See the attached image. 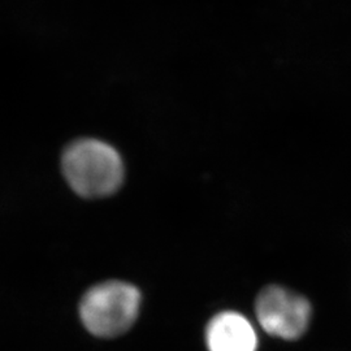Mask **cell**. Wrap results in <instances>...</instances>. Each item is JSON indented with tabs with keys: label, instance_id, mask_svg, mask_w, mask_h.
Segmentation results:
<instances>
[{
	"label": "cell",
	"instance_id": "cell-1",
	"mask_svg": "<svg viewBox=\"0 0 351 351\" xmlns=\"http://www.w3.org/2000/svg\"><path fill=\"white\" fill-rule=\"evenodd\" d=\"M62 172L69 188L86 199H101L117 193L124 184L121 154L103 139L78 138L62 155Z\"/></svg>",
	"mask_w": 351,
	"mask_h": 351
},
{
	"label": "cell",
	"instance_id": "cell-2",
	"mask_svg": "<svg viewBox=\"0 0 351 351\" xmlns=\"http://www.w3.org/2000/svg\"><path fill=\"white\" fill-rule=\"evenodd\" d=\"M142 295L134 285L111 280L88 289L80 303V317L88 333L113 339L126 333L138 317Z\"/></svg>",
	"mask_w": 351,
	"mask_h": 351
},
{
	"label": "cell",
	"instance_id": "cell-3",
	"mask_svg": "<svg viewBox=\"0 0 351 351\" xmlns=\"http://www.w3.org/2000/svg\"><path fill=\"white\" fill-rule=\"evenodd\" d=\"M307 298L278 285L264 288L255 303V314L264 332L278 339H300L311 320Z\"/></svg>",
	"mask_w": 351,
	"mask_h": 351
},
{
	"label": "cell",
	"instance_id": "cell-4",
	"mask_svg": "<svg viewBox=\"0 0 351 351\" xmlns=\"http://www.w3.org/2000/svg\"><path fill=\"white\" fill-rule=\"evenodd\" d=\"M206 343L208 351H256L258 336L243 315L223 311L207 324Z\"/></svg>",
	"mask_w": 351,
	"mask_h": 351
}]
</instances>
